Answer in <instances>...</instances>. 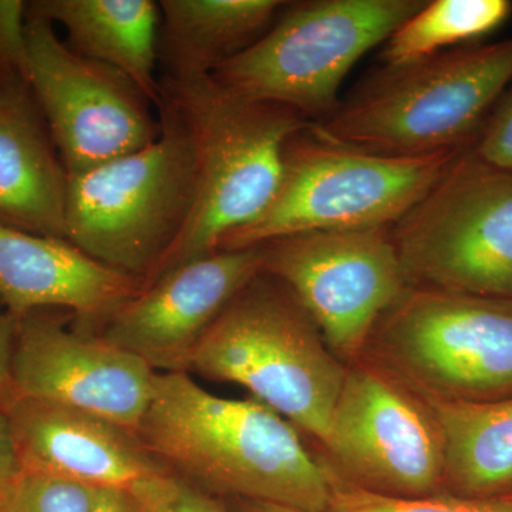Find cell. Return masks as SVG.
Listing matches in <instances>:
<instances>
[{
    "label": "cell",
    "instance_id": "obj_1",
    "mask_svg": "<svg viewBox=\"0 0 512 512\" xmlns=\"http://www.w3.org/2000/svg\"><path fill=\"white\" fill-rule=\"evenodd\" d=\"M295 429L254 397L224 399L174 372L157 373L136 433L171 476L218 500L328 512L329 466Z\"/></svg>",
    "mask_w": 512,
    "mask_h": 512
},
{
    "label": "cell",
    "instance_id": "obj_2",
    "mask_svg": "<svg viewBox=\"0 0 512 512\" xmlns=\"http://www.w3.org/2000/svg\"><path fill=\"white\" fill-rule=\"evenodd\" d=\"M161 89L191 138L197 185L187 225L144 286L214 254L222 239L259 217L281 183L289 141L311 126L296 111L231 92L211 74L163 77Z\"/></svg>",
    "mask_w": 512,
    "mask_h": 512
},
{
    "label": "cell",
    "instance_id": "obj_3",
    "mask_svg": "<svg viewBox=\"0 0 512 512\" xmlns=\"http://www.w3.org/2000/svg\"><path fill=\"white\" fill-rule=\"evenodd\" d=\"M512 83V36L384 66L311 124L318 136L380 156L416 157L471 146Z\"/></svg>",
    "mask_w": 512,
    "mask_h": 512
},
{
    "label": "cell",
    "instance_id": "obj_4",
    "mask_svg": "<svg viewBox=\"0 0 512 512\" xmlns=\"http://www.w3.org/2000/svg\"><path fill=\"white\" fill-rule=\"evenodd\" d=\"M190 372L245 387L323 444L348 367L291 291L262 272L215 320Z\"/></svg>",
    "mask_w": 512,
    "mask_h": 512
},
{
    "label": "cell",
    "instance_id": "obj_5",
    "mask_svg": "<svg viewBox=\"0 0 512 512\" xmlns=\"http://www.w3.org/2000/svg\"><path fill=\"white\" fill-rule=\"evenodd\" d=\"M158 113L154 143L69 175L67 187L66 241L143 285L187 225L197 185L187 128L164 100Z\"/></svg>",
    "mask_w": 512,
    "mask_h": 512
},
{
    "label": "cell",
    "instance_id": "obj_6",
    "mask_svg": "<svg viewBox=\"0 0 512 512\" xmlns=\"http://www.w3.org/2000/svg\"><path fill=\"white\" fill-rule=\"evenodd\" d=\"M466 148L380 156L332 143L309 126L289 141L268 207L222 239L218 251L261 247L303 232L392 228Z\"/></svg>",
    "mask_w": 512,
    "mask_h": 512
},
{
    "label": "cell",
    "instance_id": "obj_7",
    "mask_svg": "<svg viewBox=\"0 0 512 512\" xmlns=\"http://www.w3.org/2000/svg\"><path fill=\"white\" fill-rule=\"evenodd\" d=\"M424 3H292L264 35L211 76L245 99L286 107L315 123L338 109L339 89L352 67L386 42Z\"/></svg>",
    "mask_w": 512,
    "mask_h": 512
},
{
    "label": "cell",
    "instance_id": "obj_8",
    "mask_svg": "<svg viewBox=\"0 0 512 512\" xmlns=\"http://www.w3.org/2000/svg\"><path fill=\"white\" fill-rule=\"evenodd\" d=\"M369 345L377 363L420 396L468 403L512 396L508 299L410 286Z\"/></svg>",
    "mask_w": 512,
    "mask_h": 512
},
{
    "label": "cell",
    "instance_id": "obj_9",
    "mask_svg": "<svg viewBox=\"0 0 512 512\" xmlns=\"http://www.w3.org/2000/svg\"><path fill=\"white\" fill-rule=\"evenodd\" d=\"M390 237L410 286L512 301V171L471 144Z\"/></svg>",
    "mask_w": 512,
    "mask_h": 512
},
{
    "label": "cell",
    "instance_id": "obj_10",
    "mask_svg": "<svg viewBox=\"0 0 512 512\" xmlns=\"http://www.w3.org/2000/svg\"><path fill=\"white\" fill-rule=\"evenodd\" d=\"M261 248L262 272L291 291L339 359L365 352L410 288L390 228L303 232Z\"/></svg>",
    "mask_w": 512,
    "mask_h": 512
},
{
    "label": "cell",
    "instance_id": "obj_11",
    "mask_svg": "<svg viewBox=\"0 0 512 512\" xmlns=\"http://www.w3.org/2000/svg\"><path fill=\"white\" fill-rule=\"evenodd\" d=\"M323 446L339 464L333 470L370 493H446L443 446L429 407L379 363L348 367Z\"/></svg>",
    "mask_w": 512,
    "mask_h": 512
},
{
    "label": "cell",
    "instance_id": "obj_12",
    "mask_svg": "<svg viewBox=\"0 0 512 512\" xmlns=\"http://www.w3.org/2000/svg\"><path fill=\"white\" fill-rule=\"evenodd\" d=\"M28 82L67 175L154 143L161 120L126 76L73 52L49 20L28 16Z\"/></svg>",
    "mask_w": 512,
    "mask_h": 512
},
{
    "label": "cell",
    "instance_id": "obj_13",
    "mask_svg": "<svg viewBox=\"0 0 512 512\" xmlns=\"http://www.w3.org/2000/svg\"><path fill=\"white\" fill-rule=\"evenodd\" d=\"M57 309L18 319L12 376L16 399L59 403L137 431L157 373L143 360L83 329H69Z\"/></svg>",
    "mask_w": 512,
    "mask_h": 512
},
{
    "label": "cell",
    "instance_id": "obj_14",
    "mask_svg": "<svg viewBox=\"0 0 512 512\" xmlns=\"http://www.w3.org/2000/svg\"><path fill=\"white\" fill-rule=\"evenodd\" d=\"M262 248L217 251L161 275L114 313L100 336L153 370L190 372L192 356L238 295L262 274Z\"/></svg>",
    "mask_w": 512,
    "mask_h": 512
},
{
    "label": "cell",
    "instance_id": "obj_15",
    "mask_svg": "<svg viewBox=\"0 0 512 512\" xmlns=\"http://www.w3.org/2000/svg\"><path fill=\"white\" fill-rule=\"evenodd\" d=\"M6 414L20 471L93 488H131L170 474L136 431L96 414L36 399H16Z\"/></svg>",
    "mask_w": 512,
    "mask_h": 512
},
{
    "label": "cell",
    "instance_id": "obj_16",
    "mask_svg": "<svg viewBox=\"0 0 512 512\" xmlns=\"http://www.w3.org/2000/svg\"><path fill=\"white\" fill-rule=\"evenodd\" d=\"M143 289L64 239L0 224V302L16 319L39 309H66L93 332Z\"/></svg>",
    "mask_w": 512,
    "mask_h": 512
},
{
    "label": "cell",
    "instance_id": "obj_17",
    "mask_svg": "<svg viewBox=\"0 0 512 512\" xmlns=\"http://www.w3.org/2000/svg\"><path fill=\"white\" fill-rule=\"evenodd\" d=\"M69 175L23 74L0 73V224L66 241Z\"/></svg>",
    "mask_w": 512,
    "mask_h": 512
},
{
    "label": "cell",
    "instance_id": "obj_18",
    "mask_svg": "<svg viewBox=\"0 0 512 512\" xmlns=\"http://www.w3.org/2000/svg\"><path fill=\"white\" fill-rule=\"evenodd\" d=\"M28 16L67 32V46L80 56L126 76L151 104L163 103L157 80L161 10L153 0H35Z\"/></svg>",
    "mask_w": 512,
    "mask_h": 512
},
{
    "label": "cell",
    "instance_id": "obj_19",
    "mask_svg": "<svg viewBox=\"0 0 512 512\" xmlns=\"http://www.w3.org/2000/svg\"><path fill=\"white\" fill-rule=\"evenodd\" d=\"M158 60L170 79L210 76L274 25L279 0H163Z\"/></svg>",
    "mask_w": 512,
    "mask_h": 512
},
{
    "label": "cell",
    "instance_id": "obj_20",
    "mask_svg": "<svg viewBox=\"0 0 512 512\" xmlns=\"http://www.w3.org/2000/svg\"><path fill=\"white\" fill-rule=\"evenodd\" d=\"M420 397L439 429L444 491L470 498L510 497L512 396L480 403Z\"/></svg>",
    "mask_w": 512,
    "mask_h": 512
},
{
    "label": "cell",
    "instance_id": "obj_21",
    "mask_svg": "<svg viewBox=\"0 0 512 512\" xmlns=\"http://www.w3.org/2000/svg\"><path fill=\"white\" fill-rule=\"evenodd\" d=\"M510 0H434L394 30L384 42V66L416 62L460 43L490 35L507 22Z\"/></svg>",
    "mask_w": 512,
    "mask_h": 512
},
{
    "label": "cell",
    "instance_id": "obj_22",
    "mask_svg": "<svg viewBox=\"0 0 512 512\" xmlns=\"http://www.w3.org/2000/svg\"><path fill=\"white\" fill-rule=\"evenodd\" d=\"M332 498L328 512H512L510 498H470L440 493L420 498L386 497L349 483L329 467Z\"/></svg>",
    "mask_w": 512,
    "mask_h": 512
},
{
    "label": "cell",
    "instance_id": "obj_23",
    "mask_svg": "<svg viewBox=\"0 0 512 512\" xmlns=\"http://www.w3.org/2000/svg\"><path fill=\"white\" fill-rule=\"evenodd\" d=\"M99 488L20 471L0 491V512H90Z\"/></svg>",
    "mask_w": 512,
    "mask_h": 512
},
{
    "label": "cell",
    "instance_id": "obj_24",
    "mask_svg": "<svg viewBox=\"0 0 512 512\" xmlns=\"http://www.w3.org/2000/svg\"><path fill=\"white\" fill-rule=\"evenodd\" d=\"M130 490L150 512H234L224 501L201 493L171 474L141 481Z\"/></svg>",
    "mask_w": 512,
    "mask_h": 512
},
{
    "label": "cell",
    "instance_id": "obj_25",
    "mask_svg": "<svg viewBox=\"0 0 512 512\" xmlns=\"http://www.w3.org/2000/svg\"><path fill=\"white\" fill-rule=\"evenodd\" d=\"M28 13L22 0H0V73L28 79Z\"/></svg>",
    "mask_w": 512,
    "mask_h": 512
},
{
    "label": "cell",
    "instance_id": "obj_26",
    "mask_svg": "<svg viewBox=\"0 0 512 512\" xmlns=\"http://www.w3.org/2000/svg\"><path fill=\"white\" fill-rule=\"evenodd\" d=\"M473 151L485 163L512 171V87L491 111Z\"/></svg>",
    "mask_w": 512,
    "mask_h": 512
},
{
    "label": "cell",
    "instance_id": "obj_27",
    "mask_svg": "<svg viewBox=\"0 0 512 512\" xmlns=\"http://www.w3.org/2000/svg\"><path fill=\"white\" fill-rule=\"evenodd\" d=\"M18 319L0 302V410H6L16 400L13 387L12 362Z\"/></svg>",
    "mask_w": 512,
    "mask_h": 512
},
{
    "label": "cell",
    "instance_id": "obj_28",
    "mask_svg": "<svg viewBox=\"0 0 512 512\" xmlns=\"http://www.w3.org/2000/svg\"><path fill=\"white\" fill-rule=\"evenodd\" d=\"M90 512H150L130 488H99Z\"/></svg>",
    "mask_w": 512,
    "mask_h": 512
},
{
    "label": "cell",
    "instance_id": "obj_29",
    "mask_svg": "<svg viewBox=\"0 0 512 512\" xmlns=\"http://www.w3.org/2000/svg\"><path fill=\"white\" fill-rule=\"evenodd\" d=\"M20 466L13 444L8 414L0 410V491L18 474Z\"/></svg>",
    "mask_w": 512,
    "mask_h": 512
},
{
    "label": "cell",
    "instance_id": "obj_30",
    "mask_svg": "<svg viewBox=\"0 0 512 512\" xmlns=\"http://www.w3.org/2000/svg\"><path fill=\"white\" fill-rule=\"evenodd\" d=\"M225 504L234 512H309L285 507V505L261 503V501L231 500Z\"/></svg>",
    "mask_w": 512,
    "mask_h": 512
},
{
    "label": "cell",
    "instance_id": "obj_31",
    "mask_svg": "<svg viewBox=\"0 0 512 512\" xmlns=\"http://www.w3.org/2000/svg\"><path fill=\"white\" fill-rule=\"evenodd\" d=\"M507 498H510V500L512 501V495H510V497H507Z\"/></svg>",
    "mask_w": 512,
    "mask_h": 512
}]
</instances>
